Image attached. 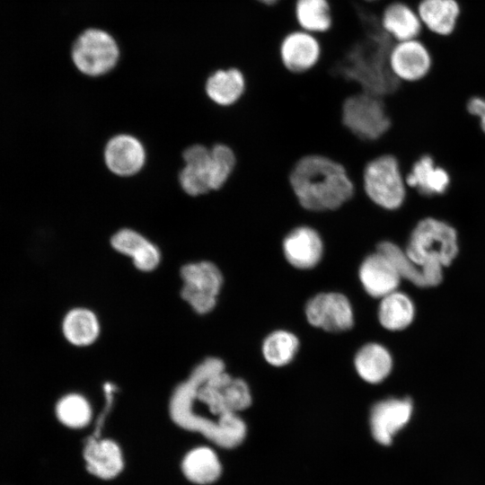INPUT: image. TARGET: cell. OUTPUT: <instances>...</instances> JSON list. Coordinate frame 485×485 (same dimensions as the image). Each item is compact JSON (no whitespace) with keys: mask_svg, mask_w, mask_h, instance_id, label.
<instances>
[{"mask_svg":"<svg viewBox=\"0 0 485 485\" xmlns=\"http://www.w3.org/2000/svg\"><path fill=\"white\" fill-rule=\"evenodd\" d=\"M365 195L376 207L389 211L400 208L406 198V182L395 156L382 154L368 161L362 172Z\"/></svg>","mask_w":485,"mask_h":485,"instance_id":"cell-4","label":"cell"},{"mask_svg":"<svg viewBox=\"0 0 485 485\" xmlns=\"http://www.w3.org/2000/svg\"><path fill=\"white\" fill-rule=\"evenodd\" d=\"M62 332L72 345L84 347L93 344L100 334L96 314L87 308H74L64 317Z\"/></svg>","mask_w":485,"mask_h":485,"instance_id":"cell-23","label":"cell"},{"mask_svg":"<svg viewBox=\"0 0 485 485\" xmlns=\"http://www.w3.org/2000/svg\"><path fill=\"white\" fill-rule=\"evenodd\" d=\"M298 348L299 341L295 335L278 330L266 337L262 343V354L269 365L284 366L293 360Z\"/></svg>","mask_w":485,"mask_h":485,"instance_id":"cell-26","label":"cell"},{"mask_svg":"<svg viewBox=\"0 0 485 485\" xmlns=\"http://www.w3.org/2000/svg\"><path fill=\"white\" fill-rule=\"evenodd\" d=\"M292 14L295 27L319 37L327 35L334 25L331 0H293Z\"/></svg>","mask_w":485,"mask_h":485,"instance_id":"cell-18","label":"cell"},{"mask_svg":"<svg viewBox=\"0 0 485 485\" xmlns=\"http://www.w3.org/2000/svg\"><path fill=\"white\" fill-rule=\"evenodd\" d=\"M354 365L357 375L364 381L378 384L391 373L392 358L390 352L381 344L368 343L357 352Z\"/></svg>","mask_w":485,"mask_h":485,"instance_id":"cell-22","label":"cell"},{"mask_svg":"<svg viewBox=\"0 0 485 485\" xmlns=\"http://www.w3.org/2000/svg\"><path fill=\"white\" fill-rule=\"evenodd\" d=\"M378 22L392 42L417 39L423 30L416 7L403 0L384 2L379 9Z\"/></svg>","mask_w":485,"mask_h":485,"instance_id":"cell-12","label":"cell"},{"mask_svg":"<svg viewBox=\"0 0 485 485\" xmlns=\"http://www.w3.org/2000/svg\"><path fill=\"white\" fill-rule=\"evenodd\" d=\"M248 77L239 67L230 66L215 71L206 83L208 97L217 105L231 106L245 94Z\"/></svg>","mask_w":485,"mask_h":485,"instance_id":"cell-20","label":"cell"},{"mask_svg":"<svg viewBox=\"0 0 485 485\" xmlns=\"http://www.w3.org/2000/svg\"><path fill=\"white\" fill-rule=\"evenodd\" d=\"M116 390H117V387L111 383H105L103 385L106 403H105L103 411L100 414L99 418L97 419L94 432L92 435V436L93 437H100L101 436V429L102 428V425L104 423L107 414L111 409V406L113 403L114 392Z\"/></svg>","mask_w":485,"mask_h":485,"instance_id":"cell-31","label":"cell"},{"mask_svg":"<svg viewBox=\"0 0 485 485\" xmlns=\"http://www.w3.org/2000/svg\"><path fill=\"white\" fill-rule=\"evenodd\" d=\"M340 120L343 127L360 141H376L390 129L391 119L384 98L355 91L340 103Z\"/></svg>","mask_w":485,"mask_h":485,"instance_id":"cell-3","label":"cell"},{"mask_svg":"<svg viewBox=\"0 0 485 485\" xmlns=\"http://www.w3.org/2000/svg\"><path fill=\"white\" fill-rule=\"evenodd\" d=\"M467 110L480 119L481 128L485 133V99L480 96L472 97L467 102Z\"/></svg>","mask_w":485,"mask_h":485,"instance_id":"cell-32","label":"cell"},{"mask_svg":"<svg viewBox=\"0 0 485 485\" xmlns=\"http://www.w3.org/2000/svg\"><path fill=\"white\" fill-rule=\"evenodd\" d=\"M309 323L327 331L340 332L354 324L349 300L340 293H321L311 298L305 306Z\"/></svg>","mask_w":485,"mask_h":485,"instance_id":"cell-10","label":"cell"},{"mask_svg":"<svg viewBox=\"0 0 485 485\" xmlns=\"http://www.w3.org/2000/svg\"><path fill=\"white\" fill-rule=\"evenodd\" d=\"M72 57L82 73L96 76L109 72L116 65L119 48L108 33L90 29L81 34L75 42Z\"/></svg>","mask_w":485,"mask_h":485,"instance_id":"cell-8","label":"cell"},{"mask_svg":"<svg viewBox=\"0 0 485 485\" xmlns=\"http://www.w3.org/2000/svg\"><path fill=\"white\" fill-rule=\"evenodd\" d=\"M182 472L194 483L205 485L216 481L221 474V464L216 453L200 446L190 451L182 461Z\"/></svg>","mask_w":485,"mask_h":485,"instance_id":"cell-24","label":"cell"},{"mask_svg":"<svg viewBox=\"0 0 485 485\" xmlns=\"http://www.w3.org/2000/svg\"><path fill=\"white\" fill-rule=\"evenodd\" d=\"M84 458L88 472L103 480L116 477L124 466L120 447L111 439H101L92 436L87 437L84 443Z\"/></svg>","mask_w":485,"mask_h":485,"instance_id":"cell-15","label":"cell"},{"mask_svg":"<svg viewBox=\"0 0 485 485\" xmlns=\"http://www.w3.org/2000/svg\"><path fill=\"white\" fill-rule=\"evenodd\" d=\"M209 158L202 163L186 164L180 173V183L186 193L198 196L210 190L209 187Z\"/></svg>","mask_w":485,"mask_h":485,"instance_id":"cell-30","label":"cell"},{"mask_svg":"<svg viewBox=\"0 0 485 485\" xmlns=\"http://www.w3.org/2000/svg\"><path fill=\"white\" fill-rule=\"evenodd\" d=\"M169 410L172 419L179 427L198 432L224 448L239 445L246 436L245 423L237 413H225L218 416L217 420H212L172 399L170 400Z\"/></svg>","mask_w":485,"mask_h":485,"instance_id":"cell-5","label":"cell"},{"mask_svg":"<svg viewBox=\"0 0 485 485\" xmlns=\"http://www.w3.org/2000/svg\"><path fill=\"white\" fill-rule=\"evenodd\" d=\"M323 57L321 37L294 27L285 32L278 45L281 66L294 75H304L315 70Z\"/></svg>","mask_w":485,"mask_h":485,"instance_id":"cell-7","label":"cell"},{"mask_svg":"<svg viewBox=\"0 0 485 485\" xmlns=\"http://www.w3.org/2000/svg\"><path fill=\"white\" fill-rule=\"evenodd\" d=\"M376 251L390 260L401 278L418 287H427L421 269L409 258L405 250L391 241L384 240L377 243Z\"/></svg>","mask_w":485,"mask_h":485,"instance_id":"cell-28","label":"cell"},{"mask_svg":"<svg viewBox=\"0 0 485 485\" xmlns=\"http://www.w3.org/2000/svg\"><path fill=\"white\" fill-rule=\"evenodd\" d=\"M209 166L210 190L222 188L234 172L236 158L234 151L226 145L217 144L210 150Z\"/></svg>","mask_w":485,"mask_h":485,"instance_id":"cell-29","label":"cell"},{"mask_svg":"<svg viewBox=\"0 0 485 485\" xmlns=\"http://www.w3.org/2000/svg\"><path fill=\"white\" fill-rule=\"evenodd\" d=\"M405 182L421 195L434 196L446 191L450 177L445 169L436 166L433 158L427 154L414 163Z\"/></svg>","mask_w":485,"mask_h":485,"instance_id":"cell-21","label":"cell"},{"mask_svg":"<svg viewBox=\"0 0 485 485\" xmlns=\"http://www.w3.org/2000/svg\"><path fill=\"white\" fill-rule=\"evenodd\" d=\"M258 4L264 5V6H276L279 4L284 0H254Z\"/></svg>","mask_w":485,"mask_h":485,"instance_id":"cell-33","label":"cell"},{"mask_svg":"<svg viewBox=\"0 0 485 485\" xmlns=\"http://www.w3.org/2000/svg\"><path fill=\"white\" fill-rule=\"evenodd\" d=\"M358 277L366 292L375 298L397 290L401 278L390 260L378 251L362 260Z\"/></svg>","mask_w":485,"mask_h":485,"instance_id":"cell-14","label":"cell"},{"mask_svg":"<svg viewBox=\"0 0 485 485\" xmlns=\"http://www.w3.org/2000/svg\"><path fill=\"white\" fill-rule=\"evenodd\" d=\"M415 308L410 298L397 290L381 300L378 319L381 325L389 331H401L413 321Z\"/></svg>","mask_w":485,"mask_h":485,"instance_id":"cell-25","label":"cell"},{"mask_svg":"<svg viewBox=\"0 0 485 485\" xmlns=\"http://www.w3.org/2000/svg\"><path fill=\"white\" fill-rule=\"evenodd\" d=\"M183 286L181 295L198 313H207L216 304V296L223 284L218 267L211 261L184 265L181 269Z\"/></svg>","mask_w":485,"mask_h":485,"instance_id":"cell-6","label":"cell"},{"mask_svg":"<svg viewBox=\"0 0 485 485\" xmlns=\"http://www.w3.org/2000/svg\"><path fill=\"white\" fill-rule=\"evenodd\" d=\"M288 183L298 205L310 213L337 211L355 195V184L344 165L320 154L298 158L289 172Z\"/></svg>","mask_w":485,"mask_h":485,"instance_id":"cell-1","label":"cell"},{"mask_svg":"<svg viewBox=\"0 0 485 485\" xmlns=\"http://www.w3.org/2000/svg\"><path fill=\"white\" fill-rule=\"evenodd\" d=\"M412 410V402L408 398H391L375 403L370 413L374 438L382 445H390L393 436L409 422Z\"/></svg>","mask_w":485,"mask_h":485,"instance_id":"cell-13","label":"cell"},{"mask_svg":"<svg viewBox=\"0 0 485 485\" xmlns=\"http://www.w3.org/2000/svg\"><path fill=\"white\" fill-rule=\"evenodd\" d=\"M105 163L115 174L129 176L137 173L144 165L146 153L138 139L128 135H119L107 144Z\"/></svg>","mask_w":485,"mask_h":485,"instance_id":"cell-16","label":"cell"},{"mask_svg":"<svg viewBox=\"0 0 485 485\" xmlns=\"http://www.w3.org/2000/svg\"><path fill=\"white\" fill-rule=\"evenodd\" d=\"M56 416L65 426L71 428L86 427L93 416V410L88 400L78 393H69L56 404Z\"/></svg>","mask_w":485,"mask_h":485,"instance_id":"cell-27","label":"cell"},{"mask_svg":"<svg viewBox=\"0 0 485 485\" xmlns=\"http://www.w3.org/2000/svg\"><path fill=\"white\" fill-rule=\"evenodd\" d=\"M387 65L392 75L400 83H414L429 73L432 55L419 38L392 42L387 53Z\"/></svg>","mask_w":485,"mask_h":485,"instance_id":"cell-9","label":"cell"},{"mask_svg":"<svg viewBox=\"0 0 485 485\" xmlns=\"http://www.w3.org/2000/svg\"><path fill=\"white\" fill-rule=\"evenodd\" d=\"M363 3H366L367 4H380L382 2H384V0H359Z\"/></svg>","mask_w":485,"mask_h":485,"instance_id":"cell-34","label":"cell"},{"mask_svg":"<svg viewBox=\"0 0 485 485\" xmlns=\"http://www.w3.org/2000/svg\"><path fill=\"white\" fill-rule=\"evenodd\" d=\"M416 10L423 29L441 37L455 31L461 15L457 0H419Z\"/></svg>","mask_w":485,"mask_h":485,"instance_id":"cell-17","label":"cell"},{"mask_svg":"<svg viewBox=\"0 0 485 485\" xmlns=\"http://www.w3.org/2000/svg\"><path fill=\"white\" fill-rule=\"evenodd\" d=\"M110 242L117 251L131 257L135 267L141 271H152L160 263L161 253L158 248L134 230L122 229L117 232Z\"/></svg>","mask_w":485,"mask_h":485,"instance_id":"cell-19","label":"cell"},{"mask_svg":"<svg viewBox=\"0 0 485 485\" xmlns=\"http://www.w3.org/2000/svg\"><path fill=\"white\" fill-rule=\"evenodd\" d=\"M457 233L449 224L426 217L412 229L405 251L423 273L427 287L442 281L443 268L458 253Z\"/></svg>","mask_w":485,"mask_h":485,"instance_id":"cell-2","label":"cell"},{"mask_svg":"<svg viewBox=\"0 0 485 485\" xmlns=\"http://www.w3.org/2000/svg\"><path fill=\"white\" fill-rule=\"evenodd\" d=\"M281 247L286 260L298 269L316 267L324 252L320 233L307 225L292 227L283 237Z\"/></svg>","mask_w":485,"mask_h":485,"instance_id":"cell-11","label":"cell"}]
</instances>
